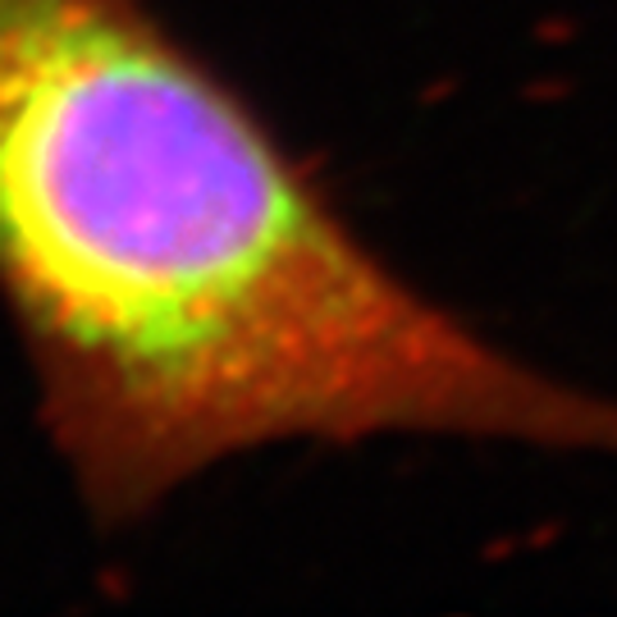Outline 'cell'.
<instances>
[{"label":"cell","mask_w":617,"mask_h":617,"mask_svg":"<svg viewBox=\"0 0 617 617\" xmlns=\"http://www.w3.org/2000/svg\"><path fill=\"white\" fill-rule=\"evenodd\" d=\"M0 302L101 530L284 444L617 457V394L416 289L151 0H0Z\"/></svg>","instance_id":"cell-1"}]
</instances>
